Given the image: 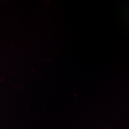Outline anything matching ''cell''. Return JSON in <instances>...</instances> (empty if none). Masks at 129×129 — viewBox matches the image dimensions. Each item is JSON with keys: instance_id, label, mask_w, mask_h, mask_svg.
Listing matches in <instances>:
<instances>
[]
</instances>
